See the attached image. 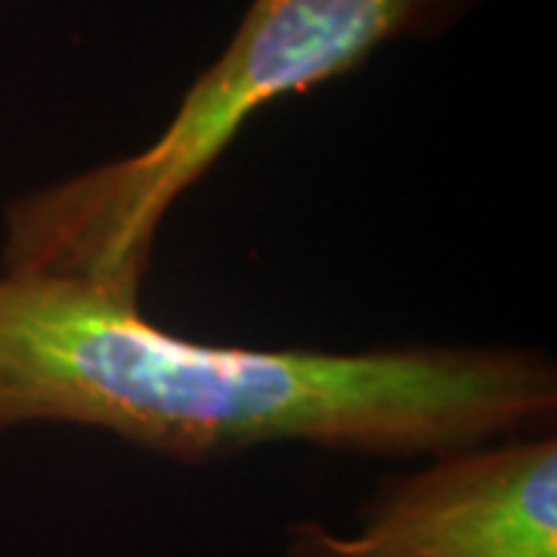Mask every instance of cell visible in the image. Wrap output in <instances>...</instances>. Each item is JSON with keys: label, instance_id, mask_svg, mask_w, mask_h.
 Wrapping results in <instances>:
<instances>
[{"label": "cell", "instance_id": "cell-1", "mask_svg": "<svg viewBox=\"0 0 557 557\" xmlns=\"http://www.w3.org/2000/svg\"><path fill=\"white\" fill-rule=\"evenodd\" d=\"M555 418L539 350L211 344L87 282L0 270V434L90 428L183 465L276 443L431 458Z\"/></svg>", "mask_w": 557, "mask_h": 557}, {"label": "cell", "instance_id": "cell-2", "mask_svg": "<svg viewBox=\"0 0 557 557\" xmlns=\"http://www.w3.org/2000/svg\"><path fill=\"white\" fill-rule=\"evenodd\" d=\"M478 0H251L230 44L137 152L3 208L0 270L143 300L168 214L267 106L357 72L381 47L434 38Z\"/></svg>", "mask_w": 557, "mask_h": 557}, {"label": "cell", "instance_id": "cell-3", "mask_svg": "<svg viewBox=\"0 0 557 557\" xmlns=\"http://www.w3.org/2000/svg\"><path fill=\"white\" fill-rule=\"evenodd\" d=\"M285 557H557L555 431L421 458L350 530L295 520Z\"/></svg>", "mask_w": 557, "mask_h": 557}]
</instances>
